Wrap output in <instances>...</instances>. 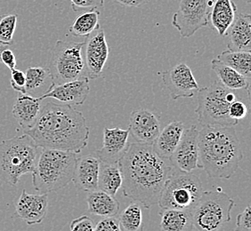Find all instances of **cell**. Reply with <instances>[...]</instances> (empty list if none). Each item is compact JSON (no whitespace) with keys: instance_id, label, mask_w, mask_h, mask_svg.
I'll use <instances>...</instances> for the list:
<instances>
[{"instance_id":"cell-29","label":"cell","mask_w":251,"mask_h":231,"mask_svg":"<svg viewBox=\"0 0 251 231\" xmlns=\"http://www.w3.org/2000/svg\"><path fill=\"white\" fill-rule=\"evenodd\" d=\"M26 92L32 95L35 92L46 87L49 90L53 85V79L49 68L29 67L26 69Z\"/></svg>"},{"instance_id":"cell-27","label":"cell","mask_w":251,"mask_h":231,"mask_svg":"<svg viewBox=\"0 0 251 231\" xmlns=\"http://www.w3.org/2000/svg\"><path fill=\"white\" fill-rule=\"evenodd\" d=\"M99 10H92L84 12L78 15L73 24L70 27L69 31L74 37H85L87 38L91 34L100 29L101 26L99 23Z\"/></svg>"},{"instance_id":"cell-24","label":"cell","mask_w":251,"mask_h":231,"mask_svg":"<svg viewBox=\"0 0 251 231\" xmlns=\"http://www.w3.org/2000/svg\"><path fill=\"white\" fill-rule=\"evenodd\" d=\"M211 69L216 73L217 79L224 87L233 91L251 92V78L237 72L217 58L211 62Z\"/></svg>"},{"instance_id":"cell-22","label":"cell","mask_w":251,"mask_h":231,"mask_svg":"<svg viewBox=\"0 0 251 231\" xmlns=\"http://www.w3.org/2000/svg\"><path fill=\"white\" fill-rule=\"evenodd\" d=\"M237 15V6L232 0H214L209 21L218 35L226 37Z\"/></svg>"},{"instance_id":"cell-9","label":"cell","mask_w":251,"mask_h":231,"mask_svg":"<svg viewBox=\"0 0 251 231\" xmlns=\"http://www.w3.org/2000/svg\"><path fill=\"white\" fill-rule=\"evenodd\" d=\"M84 46L85 41H56L49 68L54 86L87 77Z\"/></svg>"},{"instance_id":"cell-38","label":"cell","mask_w":251,"mask_h":231,"mask_svg":"<svg viewBox=\"0 0 251 231\" xmlns=\"http://www.w3.org/2000/svg\"><path fill=\"white\" fill-rule=\"evenodd\" d=\"M1 63H4L10 70L16 69V57L15 54L11 49H5L1 54Z\"/></svg>"},{"instance_id":"cell-32","label":"cell","mask_w":251,"mask_h":231,"mask_svg":"<svg viewBox=\"0 0 251 231\" xmlns=\"http://www.w3.org/2000/svg\"><path fill=\"white\" fill-rule=\"evenodd\" d=\"M249 113V106L247 105L242 98H239L232 101L229 107V116L232 120L239 122L244 119Z\"/></svg>"},{"instance_id":"cell-6","label":"cell","mask_w":251,"mask_h":231,"mask_svg":"<svg viewBox=\"0 0 251 231\" xmlns=\"http://www.w3.org/2000/svg\"><path fill=\"white\" fill-rule=\"evenodd\" d=\"M237 91L230 90L216 80L208 87L200 88L198 107L195 112L202 126H232L238 124L229 116V107L232 101L242 98Z\"/></svg>"},{"instance_id":"cell-18","label":"cell","mask_w":251,"mask_h":231,"mask_svg":"<svg viewBox=\"0 0 251 231\" xmlns=\"http://www.w3.org/2000/svg\"><path fill=\"white\" fill-rule=\"evenodd\" d=\"M100 164L97 151L77 158L72 181L77 189L84 192L98 189Z\"/></svg>"},{"instance_id":"cell-10","label":"cell","mask_w":251,"mask_h":231,"mask_svg":"<svg viewBox=\"0 0 251 231\" xmlns=\"http://www.w3.org/2000/svg\"><path fill=\"white\" fill-rule=\"evenodd\" d=\"M210 0H181L172 17V25L183 38H190L208 26L212 6Z\"/></svg>"},{"instance_id":"cell-20","label":"cell","mask_w":251,"mask_h":231,"mask_svg":"<svg viewBox=\"0 0 251 231\" xmlns=\"http://www.w3.org/2000/svg\"><path fill=\"white\" fill-rule=\"evenodd\" d=\"M184 124L180 121H172L159 132L152 143L155 152L161 159H169L177 148L184 133Z\"/></svg>"},{"instance_id":"cell-31","label":"cell","mask_w":251,"mask_h":231,"mask_svg":"<svg viewBox=\"0 0 251 231\" xmlns=\"http://www.w3.org/2000/svg\"><path fill=\"white\" fill-rule=\"evenodd\" d=\"M18 15H0V44L5 46H12L14 44L16 25H17Z\"/></svg>"},{"instance_id":"cell-42","label":"cell","mask_w":251,"mask_h":231,"mask_svg":"<svg viewBox=\"0 0 251 231\" xmlns=\"http://www.w3.org/2000/svg\"><path fill=\"white\" fill-rule=\"evenodd\" d=\"M210 1H212V2H214V0H210Z\"/></svg>"},{"instance_id":"cell-34","label":"cell","mask_w":251,"mask_h":231,"mask_svg":"<svg viewBox=\"0 0 251 231\" xmlns=\"http://www.w3.org/2000/svg\"><path fill=\"white\" fill-rule=\"evenodd\" d=\"M11 87L19 93H26V77L25 73L20 69H15L11 70Z\"/></svg>"},{"instance_id":"cell-37","label":"cell","mask_w":251,"mask_h":231,"mask_svg":"<svg viewBox=\"0 0 251 231\" xmlns=\"http://www.w3.org/2000/svg\"><path fill=\"white\" fill-rule=\"evenodd\" d=\"M94 231H121L117 216L105 217L95 226Z\"/></svg>"},{"instance_id":"cell-4","label":"cell","mask_w":251,"mask_h":231,"mask_svg":"<svg viewBox=\"0 0 251 231\" xmlns=\"http://www.w3.org/2000/svg\"><path fill=\"white\" fill-rule=\"evenodd\" d=\"M77 155L58 149H42L33 170L32 185L41 193L57 191L73 181Z\"/></svg>"},{"instance_id":"cell-35","label":"cell","mask_w":251,"mask_h":231,"mask_svg":"<svg viewBox=\"0 0 251 231\" xmlns=\"http://www.w3.org/2000/svg\"><path fill=\"white\" fill-rule=\"evenodd\" d=\"M95 226V222L90 217L82 215L71 222L70 231H94Z\"/></svg>"},{"instance_id":"cell-2","label":"cell","mask_w":251,"mask_h":231,"mask_svg":"<svg viewBox=\"0 0 251 231\" xmlns=\"http://www.w3.org/2000/svg\"><path fill=\"white\" fill-rule=\"evenodd\" d=\"M38 148L78 154L88 143L90 130L87 119L74 107L49 101L43 107L35 125L25 131Z\"/></svg>"},{"instance_id":"cell-12","label":"cell","mask_w":251,"mask_h":231,"mask_svg":"<svg viewBox=\"0 0 251 231\" xmlns=\"http://www.w3.org/2000/svg\"><path fill=\"white\" fill-rule=\"evenodd\" d=\"M159 75L174 101L181 98H192L200 89L192 69L185 63H178Z\"/></svg>"},{"instance_id":"cell-23","label":"cell","mask_w":251,"mask_h":231,"mask_svg":"<svg viewBox=\"0 0 251 231\" xmlns=\"http://www.w3.org/2000/svg\"><path fill=\"white\" fill-rule=\"evenodd\" d=\"M87 203L89 213L104 218L117 216L121 209L120 202L115 197L101 189L88 192Z\"/></svg>"},{"instance_id":"cell-14","label":"cell","mask_w":251,"mask_h":231,"mask_svg":"<svg viewBox=\"0 0 251 231\" xmlns=\"http://www.w3.org/2000/svg\"><path fill=\"white\" fill-rule=\"evenodd\" d=\"M128 131L135 142L152 145L160 132L159 117L145 109L133 111L129 118Z\"/></svg>"},{"instance_id":"cell-17","label":"cell","mask_w":251,"mask_h":231,"mask_svg":"<svg viewBox=\"0 0 251 231\" xmlns=\"http://www.w3.org/2000/svg\"><path fill=\"white\" fill-rule=\"evenodd\" d=\"M129 131L121 127H104L102 147L97 150V156L102 163H119L128 149Z\"/></svg>"},{"instance_id":"cell-41","label":"cell","mask_w":251,"mask_h":231,"mask_svg":"<svg viewBox=\"0 0 251 231\" xmlns=\"http://www.w3.org/2000/svg\"><path fill=\"white\" fill-rule=\"evenodd\" d=\"M243 1H245L247 3H251V0H243Z\"/></svg>"},{"instance_id":"cell-33","label":"cell","mask_w":251,"mask_h":231,"mask_svg":"<svg viewBox=\"0 0 251 231\" xmlns=\"http://www.w3.org/2000/svg\"><path fill=\"white\" fill-rule=\"evenodd\" d=\"M74 12L98 10L103 6L104 0H70Z\"/></svg>"},{"instance_id":"cell-15","label":"cell","mask_w":251,"mask_h":231,"mask_svg":"<svg viewBox=\"0 0 251 231\" xmlns=\"http://www.w3.org/2000/svg\"><path fill=\"white\" fill-rule=\"evenodd\" d=\"M48 211V194H29L24 189L15 204V216L23 220L29 226L43 222Z\"/></svg>"},{"instance_id":"cell-39","label":"cell","mask_w":251,"mask_h":231,"mask_svg":"<svg viewBox=\"0 0 251 231\" xmlns=\"http://www.w3.org/2000/svg\"><path fill=\"white\" fill-rule=\"evenodd\" d=\"M121 5L127 7H139L142 5H145L150 2V0H115Z\"/></svg>"},{"instance_id":"cell-3","label":"cell","mask_w":251,"mask_h":231,"mask_svg":"<svg viewBox=\"0 0 251 231\" xmlns=\"http://www.w3.org/2000/svg\"><path fill=\"white\" fill-rule=\"evenodd\" d=\"M243 158L241 142L232 126H203L199 131L200 164L208 177L231 178Z\"/></svg>"},{"instance_id":"cell-26","label":"cell","mask_w":251,"mask_h":231,"mask_svg":"<svg viewBox=\"0 0 251 231\" xmlns=\"http://www.w3.org/2000/svg\"><path fill=\"white\" fill-rule=\"evenodd\" d=\"M122 186V173L119 163L100 164L98 189H101L111 196L116 195Z\"/></svg>"},{"instance_id":"cell-25","label":"cell","mask_w":251,"mask_h":231,"mask_svg":"<svg viewBox=\"0 0 251 231\" xmlns=\"http://www.w3.org/2000/svg\"><path fill=\"white\" fill-rule=\"evenodd\" d=\"M159 216L162 231H194L193 214L190 211L162 209Z\"/></svg>"},{"instance_id":"cell-5","label":"cell","mask_w":251,"mask_h":231,"mask_svg":"<svg viewBox=\"0 0 251 231\" xmlns=\"http://www.w3.org/2000/svg\"><path fill=\"white\" fill-rule=\"evenodd\" d=\"M38 149L33 140L25 134L0 142V181L17 186L23 175L32 172Z\"/></svg>"},{"instance_id":"cell-7","label":"cell","mask_w":251,"mask_h":231,"mask_svg":"<svg viewBox=\"0 0 251 231\" xmlns=\"http://www.w3.org/2000/svg\"><path fill=\"white\" fill-rule=\"evenodd\" d=\"M203 192L197 175L173 168L159 195L161 209H176L192 212Z\"/></svg>"},{"instance_id":"cell-11","label":"cell","mask_w":251,"mask_h":231,"mask_svg":"<svg viewBox=\"0 0 251 231\" xmlns=\"http://www.w3.org/2000/svg\"><path fill=\"white\" fill-rule=\"evenodd\" d=\"M169 160L175 168L184 173L202 169L199 159V130L196 125L184 128L178 146Z\"/></svg>"},{"instance_id":"cell-16","label":"cell","mask_w":251,"mask_h":231,"mask_svg":"<svg viewBox=\"0 0 251 231\" xmlns=\"http://www.w3.org/2000/svg\"><path fill=\"white\" fill-rule=\"evenodd\" d=\"M89 79L87 77L77 79L61 85H52L44 94L37 97L39 101L48 98L55 99L72 106L82 105L89 94Z\"/></svg>"},{"instance_id":"cell-8","label":"cell","mask_w":251,"mask_h":231,"mask_svg":"<svg viewBox=\"0 0 251 231\" xmlns=\"http://www.w3.org/2000/svg\"><path fill=\"white\" fill-rule=\"evenodd\" d=\"M234 200L222 190L203 191L192 211L196 231H219L232 219Z\"/></svg>"},{"instance_id":"cell-13","label":"cell","mask_w":251,"mask_h":231,"mask_svg":"<svg viewBox=\"0 0 251 231\" xmlns=\"http://www.w3.org/2000/svg\"><path fill=\"white\" fill-rule=\"evenodd\" d=\"M109 53L110 47L103 29L100 28L87 37L84 46V58L88 79H96L101 77L109 58Z\"/></svg>"},{"instance_id":"cell-21","label":"cell","mask_w":251,"mask_h":231,"mask_svg":"<svg viewBox=\"0 0 251 231\" xmlns=\"http://www.w3.org/2000/svg\"><path fill=\"white\" fill-rule=\"evenodd\" d=\"M40 111V101L37 98L26 93H19L13 106L12 114L25 132L35 125Z\"/></svg>"},{"instance_id":"cell-36","label":"cell","mask_w":251,"mask_h":231,"mask_svg":"<svg viewBox=\"0 0 251 231\" xmlns=\"http://www.w3.org/2000/svg\"><path fill=\"white\" fill-rule=\"evenodd\" d=\"M234 231H251V206H247L236 218V226Z\"/></svg>"},{"instance_id":"cell-1","label":"cell","mask_w":251,"mask_h":231,"mask_svg":"<svg viewBox=\"0 0 251 231\" xmlns=\"http://www.w3.org/2000/svg\"><path fill=\"white\" fill-rule=\"evenodd\" d=\"M122 173V192L126 198L150 209L173 168L157 154L152 145L133 142L119 161Z\"/></svg>"},{"instance_id":"cell-28","label":"cell","mask_w":251,"mask_h":231,"mask_svg":"<svg viewBox=\"0 0 251 231\" xmlns=\"http://www.w3.org/2000/svg\"><path fill=\"white\" fill-rule=\"evenodd\" d=\"M217 59L225 63L228 67L236 70L237 72L242 74L244 77L251 78V52H237L227 49L223 51Z\"/></svg>"},{"instance_id":"cell-40","label":"cell","mask_w":251,"mask_h":231,"mask_svg":"<svg viewBox=\"0 0 251 231\" xmlns=\"http://www.w3.org/2000/svg\"><path fill=\"white\" fill-rule=\"evenodd\" d=\"M6 48H8V46H5V45H2V44H0V63H1V54L3 53V51Z\"/></svg>"},{"instance_id":"cell-30","label":"cell","mask_w":251,"mask_h":231,"mask_svg":"<svg viewBox=\"0 0 251 231\" xmlns=\"http://www.w3.org/2000/svg\"><path fill=\"white\" fill-rule=\"evenodd\" d=\"M121 231H144L143 209L140 203L129 204L119 217Z\"/></svg>"},{"instance_id":"cell-19","label":"cell","mask_w":251,"mask_h":231,"mask_svg":"<svg viewBox=\"0 0 251 231\" xmlns=\"http://www.w3.org/2000/svg\"><path fill=\"white\" fill-rule=\"evenodd\" d=\"M227 35L229 50L237 52H251V16L248 14H238Z\"/></svg>"}]
</instances>
